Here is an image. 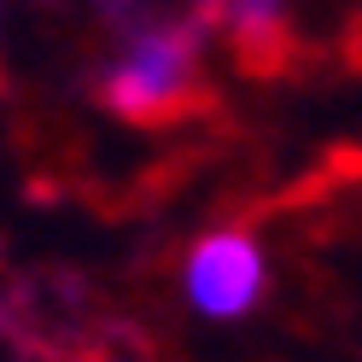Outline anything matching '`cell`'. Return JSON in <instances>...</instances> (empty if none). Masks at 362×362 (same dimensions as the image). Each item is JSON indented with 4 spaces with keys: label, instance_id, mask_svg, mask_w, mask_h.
<instances>
[{
    "label": "cell",
    "instance_id": "obj_1",
    "mask_svg": "<svg viewBox=\"0 0 362 362\" xmlns=\"http://www.w3.org/2000/svg\"><path fill=\"white\" fill-rule=\"evenodd\" d=\"M193 64H199V24H164L129 41V53L105 71L100 94L117 117H164L187 100L193 88Z\"/></svg>",
    "mask_w": 362,
    "mask_h": 362
},
{
    "label": "cell",
    "instance_id": "obj_2",
    "mask_svg": "<svg viewBox=\"0 0 362 362\" xmlns=\"http://www.w3.org/2000/svg\"><path fill=\"white\" fill-rule=\"evenodd\" d=\"M263 281H269V263H263V245L245 234V228H216L205 234L181 263V292L199 315L211 322H234L263 298Z\"/></svg>",
    "mask_w": 362,
    "mask_h": 362
},
{
    "label": "cell",
    "instance_id": "obj_3",
    "mask_svg": "<svg viewBox=\"0 0 362 362\" xmlns=\"http://www.w3.org/2000/svg\"><path fill=\"white\" fill-rule=\"evenodd\" d=\"M205 12L222 18L240 41H269L281 30V12H286V0H205Z\"/></svg>",
    "mask_w": 362,
    "mask_h": 362
}]
</instances>
